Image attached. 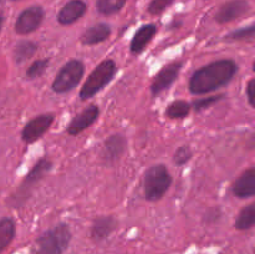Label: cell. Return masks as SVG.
<instances>
[{
  "label": "cell",
  "mask_w": 255,
  "mask_h": 254,
  "mask_svg": "<svg viewBox=\"0 0 255 254\" xmlns=\"http://www.w3.org/2000/svg\"><path fill=\"white\" fill-rule=\"evenodd\" d=\"M238 71V66L232 60H219L197 70L189 80V90L194 95L216 91L228 84Z\"/></svg>",
  "instance_id": "1"
},
{
  "label": "cell",
  "mask_w": 255,
  "mask_h": 254,
  "mask_svg": "<svg viewBox=\"0 0 255 254\" xmlns=\"http://www.w3.org/2000/svg\"><path fill=\"white\" fill-rule=\"evenodd\" d=\"M1 26H2V16H0V30H1Z\"/></svg>",
  "instance_id": "29"
},
{
  "label": "cell",
  "mask_w": 255,
  "mask_h": 254,
  "mask_svg": "<svg viewBox=\"0 0 255 254\" xmlns=\"http://www.w3.org/2000/svg\"><path fill=\"white\" fill-rule=\"evenodd\" d=\"M157 34V26L153 24L143 25L139 27L138 31L134 34L133 39L131 41V51L133 54H141L142 51L146 50L148 46L149 42L153 40L154 35Z\"/></svg>",
  "instance_id": "15"
},
{
  "label": "cell",
  "mask_w": 255,
  "mask_h": 254,
  "mask_svg": "<svg viewBox=\"0 0 255 254\" xmlns=\"http://www.w3.org/2000/svg\"><path fill=\"white\" fill-rule=\"evenodd\" d=\"M15 236V224L12 219H0V253L11 243Z\"/></svg>",
  "instance_id": "19"
},
{
  "label": "cell",
  "mask_w": 255,
  "mask_h": 254,
  "mask_svg": "<svg viewBox=\"0 0 255 254\" xmlns=\"http://www.w3.org/2000/svg\"><path fill=\"white\" fill-rule=\"evenodd\" d=\"M84 76V64L79 60H71L62 66L55 77L51 87L57 94H65L71 91L79 85Z\"/></svg>",
  "instance_id": "6"
},
{
  "label": "cell",
  "mask_w": 255,
  "mask_h": 254,
  "mask_svg": "<svg viewBox=\"0 0 255 254\" xmlns=\"http://www.w3.org/2000/svg\"><path fill=\"white\" fill-rule=\"evenodd\" d=\"M233 193L238 198H251L255 194V168L247 169L233 184Z\"/></svg>",
  "instance_id": "14"
},
{
  "label": "cell",
  "mask_w": 255,
  "mask_h": 254,
  "mask_svg": "<svg viewBox=\"0 0 255 254\" xmlns=\"http://www.w3.org/2000/svg\"><path fill=\"white\" fill-rule=\"evenodd\" d=\"M44 20V9L41 6H30L21 12L15 22V31L19 35H27L39 29Z\"/></svg>",
  "instance_id": "7"
},
{
  "label": "cell",
  "mask_w": 255,
  "mask_h": 254,
  "mask_svg": "<svg viewBox=\"0 0 255 254\" xmlns=\"http://www.w3.org/2000/svg\"><path fill=\"white\" fill-rule=\"evenodd\" d=\"M255 223V204L251 203L248 206L244 207L238 214L234 227L241 231H246V229L252 228Z\"/></svg>",
  "instance_id": "18"
},
{
  "label": "cell",
  "mask_w": 255,
  "mask_h": 254,
  "mask_svg": "<svg viewBox=\"0 0 255 254\" xmlns=\"http://www.w3.org/2000/svg\"><path fill=\"white\" fill-rule=\"evenodd\" d=\"M71 239L69 226L60 223L36 239L32 254H62Z\"/></svg>",
  "instance_id": "2"
},
{
  "label": "cell",
  "mask_w": 255,
  "mask_h": 254,
  "mask_svg": "<svg viewBox=\"0 0 255 254\" xmlns=\"http://www.w3.org/2000/svg\"><path fill=\"white\" fill-rule=\"evenodd\" d=\"M255 35V27L254 25H249L248 27H242V29L236 30V31L231 32V34L227 36L228 40H237V41H251L254 39Z\"/></svg>",
  "instance_id": "24"
},
{
  "label": "cell",
  "mask_w": 255,
  "mask_h": 254,
  "mask_svg": "<svg viewBox=\"0 0 255 254\" xmlns=\"http://www.w3.org/2000/svg\"><path fill=\"white\" fill-rule=\"evenodd\" d=\"M125 148H126V139L121 134H112L105 141L101 156L106 162L114 163L124 154Z\"/></svg>",
  "instance_id": "13"
},
{
  "label": "cell",
  "mask_w": 255,
  "mask_h": 254,
  "mask_svg": "<svg viewBox=\"0 0 255 254\" xmlns=\"http://www.w3.org/2000/svg\"><path fill=\"white\" fill-rule=\"evenodd\" d=\"M116 219L111 216L99 217L94 221L91 228V237L95 241H102L106 238L115 228H116Z\"/></svg>",
  "instance_id": "17"
},
{
  "label": "cell",
  "mask_w": 255,
  "mask_h": 254,
  "mask_svg": "<svg viewBox=\"0 0 255 254\" xmlns=\"http://www.w3.org/2000/svg\"><path fill=\"white\" fill-rule=\"evenodd\" d=\"M115 72H116V64L114 60H104L102 62H100L96 69L89 75L81 91H80V97L82 101L91 99L97 92L101 91L111 81Z\"/></svg>",
  "instance_id": "4"
},
{
  "label": "cell",
  "mask_w": 255,
  "mask_h": 254,
  "mask_svg": "<svg viewBox=\"0 0 255 254\" xmlns=\"http://www.w3.org/2000/svg\"><path fill=\"white\" fill-rule=\"evenodd\" d=\"M0 2H1V0H0Z\"/></svg>",
  "instance_id": "31"
},
{
  "label": "cell",
  "mask_w": 255,
  "mask_h": 254,
  "mask_svg": "<svg viewBox=\"0 0 255 254\" xmlns=\"http://www.w3.org/2000/svg\"><path fill=\"white\" fill-rule=\"evenodd\" d=\"M52 163L47 158H41L36 164L34 166V168L27 173V176L25 177L22 183L20 184L19 189L15 193V196H12V201H14V206H21L26 202V199L29 198V196L31 194L32 188L46 176L47 173L51 169Z\"/></svg>",
  "instance_id": "5"
},
{
  "label": "cell",
  "mask_w": 255,
  "mask_h": 254,
  "mask_svg": "<svg viewBox=\"0 0 255 254\" xmlns=\"http://www.w3.org/2000/svg\"><path fill=\"white\" fill-rule=\"evenodd\" d=\"M47 66H49V60L46 59L36 60V61L32 62V64L30 65L29 69H27L26 71L27 79L32 80V79H37V77H40L45 71H46Z\"/></svg>",
  "instance_id": "23"
},
{
  "label": "cell",
  "mask_w": 255,
  "mask_h": 254,
  "mask_svg": "<svg viewBox=\"0 0 255 254\" xmlns=\"http://www.w3.org/2000/svg\"><path fill=\"white\" fill-rule=\"evenodd\" d=\"M110 34H111V27H110V25L105 24V22H100V24L89 27L81 35V42L84 45H87V46L101 44L105 40L109 39Z\"/></svg>",
  "instance_id": "16"
},
{
  "label": "cell",
  "mask_w": 255,
  "mask_h": 254,
  "mask_svg": "<svg viewBox=\"0 0 255 254\" xmlns=\"http://www.w3.org/2000/svg\"><path fill=\"white\" fill-rule=\"evenodd\" d=\"M222 96H211V97H206V99H199L197 101H194L193 106L196 110H203L207 109L208 106H211L212 104L217 102L218 100H221Z\"/></svg>",
  "instance_id": "27"
},
{
  "label": "cell",
  "mask_w": 255,
  "mask_h": 254,
  "mask_svg": "<svg viewBox=\"0 0 255 254\" xmlns=\"http://www.w3.org/2000/svg\"><path fill=\"white\" fill-rule=\"evenodd\" d=\"M100 114V110L96 105H90L89 107L80 112L79 115L71 120V122L67 126V133L70 136H76L84 132L85 129L89 128L92 124L97 120Z\"/></svg>",
  "instance_id": "11"
},
{
  "label": "cell",
  "mask_w": 255,
  "mask_h": 254,
  "mask_svg": "<svg viewBox=\"0 0 255 254\" xmlns=\"http://www.w3.org/2000/svg\"><path fill=\"white\" fill-rule=\"evenodd\" d=\"M11 1H20V0H11Z\"/></svg>",
  "instance_id": "30"
},
{
  "label": "cell",
  "mask_w": 255,
  "mask_h": 254,
  "mask_svg": "<svg viewBox=\"0 0 255 254\" xmlns=\"http://www.w3.org/2000/svg\"><path fill=\"white\" fill-rule=\"evenodd\" d=\"M192 106L188 102L183 101V100H178V101H174L167 107L166 115L169 119H184L189 115L191 112Z\"/></svg>",
  "instance_id": "22"
},
{
  "label": "cell",
  "mask_w": 255,
  "mask_h": 254,
  "mask_svg": "<svg viewBox=\"0 0 255 254\" xmlns=\"http://www.w3.org/2000/svg\"><path fill=\"white\" fill-rule=\"evenodd\" d=\"M249 9L251 6L247 0H231L219 7L214 15V19L219 24H227L246 15Z\"/></svg>",
  "instance_id": "10"
},
{
  "label": "cell",
  "mask_w": 255,
  "mask_h": 254,
  "mask_svg": "<svg viewBox=\"0 0 255 254\" xmlns=\"http://www.w3.org/2000/svg\"><path fill=\"white\" fill-rule=\"evenodd\" d=\"M182 62H172V64L164 66L158 74L154 76L153 81L151 85V92L153 96L162 94L166 91L178 77L179 71H181Z\"/></svg>",
  "instance_id": "9"
},
{
  "label": "cell",
  "mask_w": 255,
  "mask_h": 254,
  "mask_svg": "<svg viewBox=\"0 0 255 254\" xmlns=\"http://www.w3.org/2000/svg\"><path fill=\"white\" fill-rule=\"evenodd\" d=\"M86 4L82 0H71L59 11L57 21L61 25H71L81 19L86 12Z\"/></svg>",
  "instance_id": "12"
},
{
  "label": "cell",
  "mask_w": 255,
  "mask_h": 254,
  "mask_svg": "<svg viewBox=\"0 0 255 254\" xmlns=\"http://www.w3.org/2000/svg\"><path fill=\"white\" fill-rule=\"evenodd\" d=\"M37 50V45L31 41H21L15 46L14 49V59L17 64L26 61L27 59L34 56Z\"/></svg>",
  "instance_id": "20"
},
{
  "label": "cell",
  "mask_w": 255,
  "mask_h": 254,
  "mask_svg": "<svg viewBox=\"0 0 255 254\" xmlns=\"http://www.w3.org/2000/svg\"><path fill=\"white\" fill-rule=\"evenodd\" d=\"M52 122H54V116L50 114L39 115V116L30 120L25 125L24 129L21 132L22 141L26 142V143H34V142H36L37 139H40L46 133L47 129L52 125Z\"/></svg>",
  "instance_id": "8"
},
{
  "label": "cell",
  "mask_w": 255,
  "mask_h": 254,
  "mask_svg": "<svg viewBox=\"0 0 255 254\" xmlns=\"http://www.w3.org/2000/svg\"><path fill=\"white\" fill-rule=\"evenodd\" d=\"M127 0H96V7L100 14L106 15H115L125 6Z\"/></svg>",
  "instance_id": "21"
},
{
  "label": "cell",
  "mask_w": 255,
  "mask_h": 254,
  "mask_svg": "<svg viewBox=\"0 0 255 254\" xmlns=\"http://www.w3.org/2000/svg\"><path fill=\"white\" fill-rule=\"evenodd\" d=\"M176 0H152L148 5V12L151 15H159L168 9Z\"/></svg>",
  "instance_id": "25"
},
{
  "label": "cell",
  "mask_w": 255,
  "mask_h": 254,
  "mask_svg": "<svg viewBox=\"0 0 255 254\" xmlns=\"http://www.w3.org/2000/svg\"><path fill=\"white\" fill-rule=\"evenodd\" d=\"M192 157V151L188 146H182L174 153V162H176L178 166H183L187 162L191 159Z\"/></svg>",
  "instance_id": "26"
},
{
  "label": "cell",
  "mask_w": 255,
  "mask_h": 254,
  "mask_svg": "<svg viewBox=\"0 0 255 254\" xmlns=\"http://www.w3.org/2000/svg\"><path fill=\"white\" fill-rule=\"evenodd\" d=\"M255 87H254V80L252 79L248 82V86H247V96H248V101L251 106L254 107V97H255Z\"/></svg>",
  "instance_id": "28"
},
{
  "label": "cell",
  "mask_w": 255,
  "mask_h": 254,
  "mask_svg": "<svg viewBox=\"0 0 255 254\" xmlns=\"http://www.w3.org/2000/svg\"><path fill=\"white\" fill-rule=\"evenodd\" d=\"M172 183V177L164 164L149 167L143 177V194L147 201L156 202L163 198Z\"/></svg>",
  "instance_id": "3"
}]
</instances>
